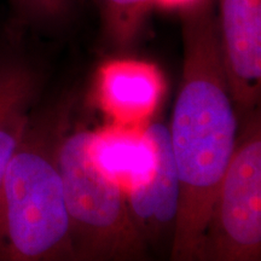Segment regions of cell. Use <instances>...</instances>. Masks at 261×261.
I'll return each instance as SVG.
<instances>
[{
    "mask_svg": "<svg viewBox=\"0 0 261 261\" xmlns=\"http://www.w3.org/2000/svg\"><path fill=\"white\" fill-rule=\"evenodd\" d=\"M96 89L98 103L113 123L143 126L158 109L163 79L155 64L117 58L100 65Z\"/></svg>",
    "mask_w": 261,
    "mask_h": 261,
    "instance_id": "7",
    "label": "cell"
},
{
    "mask_svg": "<svg viewBox=\"0 0 261 261\" xmlns=\"http://www.w3.org/2000/svg\"><path fill=\"white\" fill-rule=\"evenodd\" d=\"M227 86L236 103L252 109L261 91V0H218Z\"/></svg>",
    "mask_w": 261,
    "mask_h": 261,
    "instance_id": "6",
    "label": "cell"
},
{
    "mask_svg": "<svg viewBox=\"0 0 261 261\" xmlns=\"http://www.w3.org/2000/svg\"><path fill=\"white\" fill-rule=\"evenodd\" d=\"M146 125L113 123L91 132L90 154L94 165L125 194L144 184L155 171L158 150Z\"/></svg>",
    "mask_w": 261,
    "mask_h": 261,
    "instance_id": "9",
    "label": "cell"
},
{
    "mask_svg": "<svg viewBox=\"0 0 261 261\" xmlns=\"http://www.w3.org/2000/svg\"><path fill=\"white\" fill-rule=\"evenodd\" d=\"M213 0L181 10L182 71L171 127L180 200L173 260H201L218 189L238 142Z\"/></svg>",
    "mask_w": 261,
    "mask_h": 261,
    "instance_id": "1",
    "label": "cell"
},
{
    "mask_svg": "<svg viewBox=\"0 0 261 261\" xmlns=\"http://www.w3.org/2000/svg\"><path fill=\"white\" fill-rule=\"evenodd\" d=\"M261 128L255 117L238 138L218 189L201 260L259 261Z\"/></svg>",
    "mask_w": 261,
    "mask_h": 261,
    "instance_id": "4",
    "label": "cell"
},
{
    "mask_svg": "<svg viewBox=\"0 0 261 261\" xmlns=\"http://www.w3.org/2000/svg\"><path fill=\"white\" fill-rule=\"evenodd\" d=\"M155 140L158 162L144 184L126 192L128 211L137 230L148 244L165 234L173 237L179 212L180 184L172 152L168 127L152 122L146 125Z\"/></svg>",
    "mask_w": 261,
    "mask_h": 261,
    "instance_id": "8",
    "label": "cell"
},
{
    "mask_svg": "<svg viewBox=\"0 0 261 261\" xmlns=\"http://www.w3.org/2000/svg\"><path fill=\"white\" fill-rule=\"evenodd\" d=\"M10 25L18 31H47L70 16L74 0H9Z\"/></svg>",
    "mask_w": 261,
    "mask_h": 261,
    "instance_id": "11",
    "label": "cell"
},
{
    "mask_svg": "<svg viewBox=\"0 0 261 261\" xmlns=\"http://www.w3.org/2000/svg\"><path fill=\"white\" fill-rule=\"evenodd\" d=\"M200 2L202 0H151L152 6H158L165 10H177V11L190 8Z\"/></svg>",
    "mask_w": 261,
    "mask_h": 261,
    "instance_id": "12",
    "label": "cell"
},
{
    "mask_svg": "<svg viewBox=\"0 0 261 261\" xmlns=\"http://www.w3.org/2000/svg\"><path fill=\"white\" fill-rule=\"evenodd\" d=\"M91 130L63 135L56 144L74 259L125 260L143 256L146 242L130 218L126 194L94 165Z\"/></svg>",
    "mask_w": 261,
    "mask_h": 261,
    "instance_id": "3",
    "label": "cell"
},
{
    "mask_svg": "<svg viewBox=\"0 0 261 261\" xmlns=\"http://www.w3.org/2000/svg\"><path fill=\"white\" fill-rule=\"evenodd\" d=\"M24 32L8 25L0 40V182L38 112L45 71L22 47Z\"/></svg>",
    "mask_w": 261,
    "mask_h": 261,
    "instance_id": "5",
    "label": "cell"
},
{
    "mask_svg": "<svg viewBox=\"0 0 261 261\" xmlns=\"http://www.w3.org/2000/svg\"><path fill=\"white\" fill-rule=\"evenodd\" d=\"M102 28L107 41L117 50L138 40L151 11V0H99Z\"/></svg>",
    "mask_w": 261,
    "mask_h": 261,
    "instance_id": "10",
    "label": "cell"
},
{
    "mask_svg": "<svg viewBox=\"0 0 261 261\" xmlns=\"http://www.w3.org/2000/svg\"><path fill=\"white\" fill-rule=\"evenodd\" d=\"M60 125L37 112L0 182V261L74 259L56 161Z\"/></svg>",
    "mask_w": 261,
    "mask_h": 261,
    "instance_id": "2",
    "label": "cell"
}]
</instances>
